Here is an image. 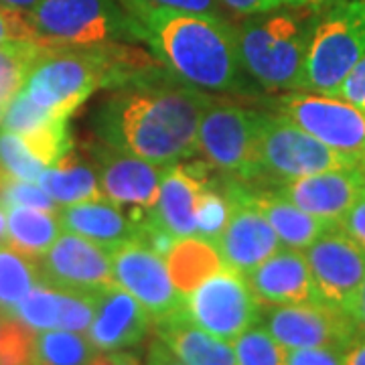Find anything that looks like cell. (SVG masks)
Returning a JSON list of instances; mask_svg holds the SVG:
<instances>
[{
    "mask_svg": "<svg viewBox=\"0 0 365 365\" xmlns=\"http://www.w3.org/2000/svg\"><path fill=\"white\" fill-rule=\"evenodd\" d=\"M365 57V0H331L317 14L304 67V90L333 96Z\"/></svg>",
    "mask_w": 365,
    "mask_h": 365,
    "instance_id": "cell-7",
    "label": "cell"
},
{
    "mask_svg": "<svg viewBox=\"0 0 365 365\" xmlns=\"http://www.w3.org/2000/svg\"><path fill=\"white\" fill-rule=\"evenodd\" d=\"M287 365H345V349L339 347L288 349Z\"/></svg>",
    "mask_w": 365,
    "mask_h": 365,
    "instance_id": "cell-39",
    "label": "cell"
},
{
    "mask_svg": "<svg viewBox=\"0 0 365 365\" xmlns=\"http://www.w3.org/2000/svg\"><path fill=\"white\" fill-rule=\"evenodd\" d=\"M61 314V292L47 284H37L21 300L11 317L25 323L35 333L59 329Z\"/></svg>",
    "mask_w": 365,
    "mask_h": 365,
    "instance_id": "cell-30",
    "label": "cell"
},
{
    "mask_svg": "<svg viewBox=\"0 0 365 365\" xmlns=\"http://www.w3.org/2000/svg\"><path fill=\"white\" fill-rule=\"evenodd\" d=\"M0 169L14 179L37 182L47 167L26 148L19 134L0 130Z\"/></svg>",
    "mask_w": 365,
    "mask_h": 365,
    "instance_id": "cell-33",
    "label": "cell"
},
{
    "mask_svg": "<svg viewBox=\"0 0 365 365\" xmlns=\"http://www.w3.org/2000/svg\"><path fill=\"white\" fill-rule=\"evenodd\" d=\"M222 187L232 199V215L215 246L225 268L246 276L282 250V244L264 213L248 199V182L223 177Z\"/></svg>",
    "mask_w": 365,
    "mask_h": 365,
    "instance_id": "cell-12",
    "label": "cell"
},
{
    "mask_svg": "<svg viewBox=\"0 0 365 365\" xmlns=\"http://www.w3.org/2000/svg\"><path fill=\"white\" fill-rule=\"evenodd\" d=\"M37 333L14 317L0 323V365H35Z\"/></svg>",
    "mask_w": 365,
    "mask_h": 365,
    "instance_id": "cell-34",
    "label": "cell"
},
{
    "mask_svg": "<svg viewBox=\"0 0 365 365\" xmlns=\"http://www.w3.org/2000/svg\"><path fill=\"white\" fill-rule=\"evenodd\" d=\"M232 345L237 365H287L288 349L260 323L250 327Z\"/></svg>",
    "mask_w": 365,
    "mask_h": 365,
    "instance_id": "cell-31",
    "label": "cell"
},
{
    "mask_svg": "<svg viewBox=\"0 0 365 365\" xmlns=\"http://www.w3.org/2000/svg\"><path fill=\"white\" fill-rule=\"evenodd\" d=\"M4 108H6V106L0 104V126H2V116H4Z\"/></svg>",
    "mask_w": 365,
    "mask_h": 365,
    "instance_id": "cell-52",
    "label": "cell"
},
{
    "mask_svg": "<svg viewBox=\"0 0 365 365\" xmlns=\"http://www.w3.org/2000/svg\"><path fill=\"white\" fill-rule=\"evenodd\" d=\"M319 299L351 314L365 280V250L353 242L339 225L314 240L304 250Z\"/></svg>",
    "mask_w": 365,
    "mask_h": 365,
    "instance_id": "cell-14",
    "label": "cell"
},
{
    "mask_svg": "<svg viewBox=\"0 0 365 365\" xmlns=\"http://www.w3.org/2000/svg\"><path fill=\"white\" fill-rule=\"evenodd\" d=\"M209 182L205 165H175L163 177L153 215L175 237L197 235L195 205Z\"/></svg>",
    "mask_w": 365,
    "mask_h": 365,
    "instance_id": "cell-20",
    "label": "cell"
},
{
    "mask_svg": "<svg viewBox=\"0 0 365 365\" xmlns=\"http://www.w3.org/2000/svg\"><path fill=\"white\" fill-rule=\"evenodd\" d=\"M223 4L240 14H258L270 13L274 9L287 4V0H222Z\"/></svg>",
    "mask_w": 365,
    "mask_h": 365,
    "instance_id": "cell-44",
    "label": "cell"
},
{
    "mask_svg": "<svg viewBox=\"0 0 365 365\" xmlns=\"http://www.w3.org/2000/svg\"><path fill=\"white\" fill-rule=\"evenodd\" d=\"M150 327L153 319L143 304L122 287L112 284L98 292L96 313L86 335L100 353L126 351L143 343Z\"/></svg>",
    "mask_w": 365,
    "mask_h": 365,
    "instance_id": "cell-18",
    "label": "cell"
},
{
    "mask_svg": "<svg viewBox=\"0 0 365 365\" xmlns=\"http://www.w3.org/2000/svg\"><path fill=\"white\" fill-rule=\"evenodd\" d=\"M153 6H165L173 11H185V13L215 14L220 16V0H144Z\"/></svg>",
    "mask_w": 365,
    "mask_h": 365,
    "instance_id": "cell-42",
    "label": "cell"
},
{
    "mask_svg": "<svg viewBox=\"0 0 365 365\" xmlns=\"http://www.w3.org/2000/svg\"><path fill=\"white\" fill-rule=\"evenodd\" d=\"M339 230L345 232L353 242H357L365 250V189L364 193L357 197V201L353 203L351 209L345 213V217L341 220Z\"/></svg>",
    "mask_w": 365,
    "mask_h": 365,
    "instance_id": "cell-41",
    "label": "cell"
},
{
    "mask_svg": "<svg viewBox=\"0 0 365 365\" xmlns=\"http://www.w3.org/2000/svg\"><path fill=\"white\" fill-rule=\"evenodd\" d=\"M114 284L130 292L150 314L153 325L185 311V294L175 287L165 256L132 240L110 250Z\"/></svg>",
    "mask_w": 365,
    "mask_h": 365,
    "instance_id": "cell-10",
    "label": "cell"
},
{
    "mask_svg": "<svg viewBox=\"0 0 365 365\" xmlns=\"http://www.w3.org/2000/svg\"><path fill=\"white\" fill-rule=\"evenodd\" d=\"M59 292H61L59 329L86 333L96 313L98 292H71V290H59Z\"/></svg>",
    "mask_w": 365,
    "mask_h": 365,
    "instance_id": "cell-37",
    "label": "cell"
},
{
    "mask_svg": "<svg viewBox=\"0 0 365 365\" xmlns=\"http://www.w3.org/2000/svg\"><path fill=\"white\" fill-rule=\"evenodd\" d=\"M96 353L88 335L66 329L41 331L35 341V365H90Z\"/></svg>",
    "mask_w": 365,
    "mask_h": 365,
    "instance_id": "cell-28",
    "label": "cell"
},
{
    "mask_svg": "<svg viewBox=\"0 0 365 365\" xmlns=\"http://www.w3.org/2000/svg\"><path fill=\"white\" fill-rule=\"evenodd\" d=\"M9 242V220H6V209L0 205V244Z\"/></svg>",
    "mask_w": 365,
    "mask_h": 365,
    "instance_id": "cell-49",
    "label": "cell"
},
{
    "mask_svg": "<svg viewBox=\"0 0 365 365\" xmlns=\"http://www.w3.org/2000/svg\"><path fill=\"white\" fill-rule=\"evenodd\" d=\"M0 323H2V314H0Z\"/></svg>",
    "mask_w": 365,
    "mask_h": 365,
    "instance_id": "cell-53",
    "label": "cell"
},
{
    "mask_svg": "<svg viewBox=\"0 0 365 365\" xmlns=\"http://www.w3.org/2000/svg\"><path fill=\"white\" fill-rule=\"evenodd\" d=\"M278 114L317 140L343 155L365 153V114L349 102L325 93H288L278 100Z\"/></svg>",
    "mask_w": 365,
    "mask_h": 365,
    "instance_id": "cell-11",
    "label": "cell"
},
{
    "mask_svg": "<svg viewBox=\"0 0 365 365\" xmlns=\"http://www.w3.org/2000/svg\"><path fill=\"white\" fill-rule=\"evenodd\" d=\"M325 2H331V0H287V4H292V6H309V4H325Z\"/></svg>",
    "mask_w": 365,
    "mask_h": 365,
    "instance_id": "cell-50",
    "label": "cell"
},
{
    "mask_svg": "<svg viewBox=\"0 0 365 365\" xmlns=\"http://www.w3.org/2000/svg\"><path fill=\"white\" fill-rule=\"evenodd\" d=\"M144 365H187L182 361L177 353L170 349L165 341L157 337L150 341L148 349H146V357H144Z\"/></svg>",
    "mask_w": 365,
    "mask_h": 365,
    "instance_id": "cell-43",
    "label": "cell"
},
{
    "mask_svg": "<svg viewBox=\"0 0 365 365\" xmlns=\"http://www.w3.org/2000/svg\"><path fill=\"white\" fill-rule=\"evenodd\" d=\"M258 124L260 112L227 102H211L199 124L197 153L223 177L254 187Z\"/></svg>",
    "mask_w": 365,
    "mask_h": 365,
    "instance_id": "cell-8",
    "label": "cell"
},
{
    "mask_svg": "<svg viewBox=\"0 0 365 365\" xmlns=\"http://www.w3.org/2000/svg\"><path fill=\"white\" fill-rule=\"evenodd\" d=\"M98 170L102 193L120 207L128 209L134 223H140L157 205L158 189L170 167L150 163L132 153L98 143L88 148Z\"/></svg>",
    "mask_w": 365,
    "mask_h": 365,
    "instance_id": "cell-13",
    "label": "cell"
},
{
    "mask_svg": "<svg viewBox=\"0 0 365 365\" xmlns=\"http://www.w3.org/2000/svg\"><path fill=\"white\" fill-rule=\"evenodd\" d=\"M67 122L69 120H55L51 124L39 128V130L21 136L25 140L26 148L39 158L45 167L55 165L67 150L73 148L71 136H69V130H67Z\"/></svg>",
    "mask_w": 365,
    "mask_h": 365,
    "instance_id": "cell-36",
    "label": "cell"
},
{
    "mask_svg": "<svg viewBox=\"0 0 365 365\" xmlns=\"http://www.w3.org/2000/svg\"><path fill=\"white\" fill-rule=\"evenodd\" d=\"M90 365H140V359L134 353L128 351H98Z\"/></svg>",
    "mask_w": 365,
    "mask_h": 365,
    "instance_id": "cell-45",
    "label": "cell"
},
{
    "mask_svg": "<svg viewBox=\"0 0 365 365\" xmlns=\"http://www.w3.org/2000/svg\"><path fill=\"white\" fill-rule=\"evenodd\" d=\"M351 317L357 329H359V333H365V280L361 288H359V294L355 299V304H353Z\"/></svg>",
    "mask_w": 365,
    "mask_h": 365,
    "instance_id": "cell-47",
    "label": "cell"
},
{
    "mask_svg": "<svg viewBox=\"0 0 365 365\" xmlns=\"http://www.w3.org/2000/svg\"><path fill=\"white\" fill-rule=\"evenodd\" d=\"M55 120H69V118L55 116L53 112L37 106L25 91L21 90L13 100L4 108V116H2V130L13 132L19 136H25L31 132L39 130L43 126L51 124Z\"/></svg>",
    "mask_w": 365,
    "mask_h": 365,
    "instance_id": "cell-35",
    "label": "cell"
},
{
    "mask_svg": "<svg viewBox=\"0 0 365 365\" xmlns=\"http://www.w3.org/2000/svg\"><path fill=\"white\" fill-rule=\"evenodd\" d=\"M246 282L256 300L268 309L321 300L302 250H278L246 274Z\"/></svg>",
    "mask_w": 365,
    "mask_h": 365,
    "instance_id": "cell-19",
    "label": "cell"
},
{
    "mask_svg": "<svg viewBox=\"0 0 365 365\" xmlns=\"http://www.w3.org/2000/svg\"><path fill=\"white\" fill-rule=\"evenodd\" d=\"M140 23L144 41L163 66L197 90H248L237 26L215 14L185 13L153 6L144 0H122Z\"/></svg>",
    "mask_w": 365,
    "mask_h": 365,
    "instance_id": "cell-2",
    "label": "cell"
},
{
    "mask_svg": "<svg viewBox=\"0 0 365 365\" xmlns=\"http://www.w3.org/2000/svg\"><path fill=\"white\" fill-rule=\"evenodd\" d=\"M211 98L177 76L116 90L93 114L98 140L150 163L175 167L197 155Z\"/></svg>",
    "mask_w": 365,
    "mask_h": 365,
    "instance_id": "cell-1",
    "label": "cell"
},
{
    "mask_svg": "<svg viewBox=\"0 0 365 365\" xmlns=\"http://www.w3.org/2000/svg\"><path fill=\"white\" fill-rule=\"evenodd\" d=\"M41 0H0V6L14 9V11H31Z\"/></svg>",
    "mask_w": 365,
    "mask_h": 365,
    "instance_id": "cell-48",
    "label": "cell"
},
{
    "mask_svg": "<svg viewBox=\"0 0 365 365\" xmlns=\"http://www.w3.org/2000/svg\"><path fill=\"white\" fill-rule=\"evenodd\" d=\"M317 14L302 11L252 16L237 26L242 63L266 90H304V67Z\"/></svg>",
    "mask_w": 365,
    "mask_h": 365,
    "instance_id": "cell-3",
    "label": "cell"
},
{
    "mask_svg": "<svg viewBox=\"0 0 365 365\" xmlns=\"http://www.w3.org/2000/svg\"><path fill=\"white\" fill-rule=\"evenodd\" d=\"M248 199L270 222L276 235L280 237L282 248L307 250L314 240H319L331 227H337L299 209L276 189H262L250 185Z\"/></svg>",
    "mask_w": 365,
    "mask_h": 365,
    "instance_id": "cell-22",
    "label": "cell"
},
{
    "mask_svg": "<svg viewBox=\"0 0 365 365\" xmlns=\"http://www.w3.org/2000/svg\"><path fill=\"white\" fill-rule=\"evenodd\" d=\"M37 268L41 284L57 290L100 292L114 284L110 250L67 232L37 258Z\"/></svg>",
    "mask_w": 365,
    "mask_h": 365,
    "instance_id": "cell-16",
    "label": "cell"
},
{
    "mask_svg": "<svg viewBox=\"0 0 365 365\" xmlns=\"http://www.w3.org/2000/svg\"><path fill=\"white\" fill-rule=\"evenodd\" d=\"M364 189L365 177L361 170L349 167L300 177L280 185L276 191L302 211L331 225H339Z\"/></svg>",
    "mask_w": 365,
    "mask_h": 365,
    "instance_id": "cell-17",
    "label": "cell"
},
{
    "mask_svg": "<svg viewBox=\"0 0 365 365\" xmlns=\"http://www.w3.org/2000/svg\"><path fill=\"white\" fill-rule=\"evenodd\" d=\"M230 215H232V199L227 197L222 182H217V187L207 182L199 193L195 205L197 235L215 244V240L222 235L230 222Z\"/></svg>",
    "mask_w": 365,
    "mask_h": 365,
    "instance_id": "cell-32",
    "label": "cell"
},
{
    "mask_svg": "<svg viewBox=\"0 0 365 365\" xmlns=\"http://www.w3.org/2000/svg\"><path fill=\"white\" fill-rule=\"evenodd\" d=\"M25 13L43 47L144 41L143 26L122 0H41Z\"/></svg>",
    "mask_w": 365,
    "mask_h": 365,
    "instance_id": "cell-4",
    "label": "cell"
},
{
    "mask_svg": "<svg viewBox=\"0 0 365 365\" xmlns=\"http://www.w3.org/2000/svg\"><path fill=\"white\" fill-rule=\"evenodd\" d=\"M153 327L157 337L165 341L187 365H237L234 345L195 325L185 311Z\"/></svg>",
    "mask_w": 365,
    "mask_h": 365,
    "instance_id": "cell-23",
    "label": "cell"
},
{
    "mask_svg": "<svg viewBox=\"0 0 365 365\" xmlns=\"http://www.w3.org/2000/svg\"><path fill=\"white\" fill-rule=\"evenodd\" d=\"M264 327L287 349L339 347L347 349L357 339L359 329L351 314L327 302H304L270 307L264 314Z\"/></svg>",
    "mask_w": 365,
    "mask_h": 365,
    "instance_id": "cell-15",
    "label": "cell"
},
{
    "mask_svg": "<svg viewBox=\"0 0 365 365\" xmlns=\"http://www.w3.org/2000/svg\"><path fill=\"white\" fill-rule=\"evenodd\" d=\"M333 98H341V100L349 102L365 114V57L353 67L349 76L343 79V83L333 93Z\"/></svg>",
    "mask_w": 365,
    "mask_h": 365,
    "instance_id": "cell-40",
    "label": "cell"
},
{
    "mask_svg": "<svg viewBox=\"0 0 365 365\" xmlns=\"http://www.w3.org/2000/svg\"><path fill=\"white\" fill-rule=\"evenodd\" d=\"M345 365H365V333H359L345 349Z\"/></svg>",
    "mask_w": 365,
    "mask_h": 365,
    "instance_id": "cell-46",
    "label": "cell"
},
{
    "mask_svg": "<svg viewBox=\"0 0 365 365\" xmlns=\"http://www.w3.org/2000/svg\"><path fill=\"white\" fill-rule=\"evenodd\" d=\"M41 45L37 41L0 43V104L6 106L25 86Z\"/></svg>",
    "mask_w": 365,
    "mask_h": 365,
    "instance_id": "cell-29",
    "label": "cell"
},
{
    "mask_svg": "<svg viewBox=\"0 0 365 365\" xmlns=\"http://www.w3.org/2000/svg\"><path fill=\"white\" fill-rule=\"evenodd\" d=\"M355 167L361 170V175L365 177V153H361V155L357 157V163H355Z\"/></svg>",
    "mask_w": 365,
    "mask_h": 365,
    "instance_id": "cell-51",
    "label": "cell"
},
{
    "mask_svg": "<svg viewBox=\"0 0 365 365\" xmlns=\"http://www.w3.org/2000/svg\"><path fill=\"white\" fill-rule=\"evenodd\" d=\"M185 313L195 325L230 343L250 327L258 325L264 317L262 304L252 294L246 276L230 268L209 276L191 290L185 297Z\"/></svg>",
    "mask_w": 365,
    "mask_h": 365,
    "instance_id": "cell-9",
    "label": "cell"
},
{
    "mask_svg": "<svg viewBox=\"0 0 365 365\" xmlns=\"http://www.w3.org/2000/svg\"><path fill=\"white\" fill-rule=\"evenodd\" d=\"M9 220V244L29 258H41L61 235V223L57 211L33 207L6 209Z\"/></svg>",
    "mask_w": 365,
    "mask_h": 365,
    "instance_id": "cell-26",
    "label": "cell"
},
{
    "mask_svg": "<svg viewBox=\"0 0 365 365\" xmlns=\"http://www.w3.org/2000/svg\"><path fill=\"white\" fill-rule=\"evenodd\" d=\"M357 157L333 150L284 116L260 114L254 187L280 185L317 173L355 167Z\"/></svg>",
    "mask_w": 365,
    "mask_h": 365,
    "instance_id": "cell-5",
    "label": "cell"
},
{
    "mask_svg": "<svg viewBox=\"0 0 365 365\" xmlns=\"http://www.w3.org/2000/svg\"><path fill=\"white\" fill-rule=\"evenodd\" d=\"M37 182L59 205H73L104 197L96 160L90 153L86 157L76 148L67 150L55 165L43 170Z\"/></svg>",
    "mask_w": 365,
    "mask_h": 365,
    "instance_id": "cell-24",
    "label": "cell"
},
{
    "mask_svg": "<svg viewBox=\"0 0 365 365\" xmlns=\"http://www.w3.org/2000/svg\"><path fill=\"white\" fill-rule=\"evenodd\" d=\"M6 41H35V33L25 11L0 6V43Z\"/></svg>",
    "mask_w": 365,
    "mask_h": 365,
    "instance_id": "cell-38",
    "label": "cell"
},
{
    "mask_svg": "<svg viewBox=\"0 0 365 365\" xmlns=\"http://www.w3.org/2000/svg\"><path fill=\"white\" fill-rule=\"evenodd\" d=\"M167 268L175 287L187 297L195 290L209 276L217 274L225 268L222 254L213 242L199 235H189L175 242V246L165 256Z\"/></svg>",
    "mask_w": 365,
    "mask_h": 365,
    "instance_id": "cell-25",
    "label": "cell"
},
{
    "mask_svg": "<svg viewBox=\"0 0 365 365\" xmlns=\"http://www.w3.org/2000/svg\"><path fill=\"white\" fill-rule=\"evenodd\" d=\"M104 45L43 47L26 76L23 91L55 116L71 118L104 83Z\"/></svg>",
    "mask_w": 365,
    "mask_h": 365,
    "instance_id": "cell-6",
    "label": "cell"
},
{
    "mask_svg": "<svg viewBox=\"0 0 365 365\" xmlns=\"http://www.w3.org/2000/svg\"><path fill=\"white\" fill-rule=\"evenodd\" d=\"M57 217L63 232L81 235L108 250L138 240V225L108 197L61 205L57 209Z\"/></svg>",
    "mask_w": 365,
    "mask_h": 365,
    "instance_id": "cell-21",
    "label": "cell"
},
{
    "mask_svg": "<svg viewBox=\"0 0 365 365\" xmlns=\"http://www.w3.org/2000/svg\"><path fill=\"white\" fill-rule=\"evenodd\" d=\"M37 284H41L37 260L21 254L9 242H2L0 244V314L11 317L14 307Z\"/></svg>",
    "mask_w": 365,
    "mask_h": 365,
    "instance_id": "cell-27",
    "label": "cell"
}]
</instances>
